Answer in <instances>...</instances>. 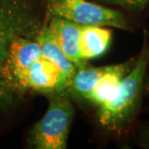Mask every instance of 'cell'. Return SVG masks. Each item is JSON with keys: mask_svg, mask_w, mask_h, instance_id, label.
I'll list each match as a JSON object with an SVG mask.
<instances>
[{"mask_svg": "<svg viewBox=\"0 0 149 149\" xmlns=\"http://www.w3.org/2000/svg\"><path fill=\"white\" fill-rule=\"evenodd\" d=\"M43 23L32 0H0V110L16 99L2 76L11 43L18 36L36 39Z\"/></svg>", "mask_w": 149, "mask_h": 149, "instance_id": "1", "label": "cell"}, {"mask_svg": "<svg viewBox=\"0 0 149 149\" xmlns=\"http://www.w3.org/2000/svg\"><path fill=\"white\" fill-rule=\"evenodd\" d=\"M149 63V47L145 46L132 70L124 76L116 96L100 106L98 118L104 128L115 131L122 127L138 105L146 70Z\"/></svg>", "mask_w": 149, "mask_h": 149, "instance_id": "2", "label": "cell"}, {"mask_svg": "<svg viewBox=\"0 0 149 149\" xmlns=\"http://www.w3.org/2000/svg\"><path fill=\"white\" fill-rule=\"evenodd\" d=\"M74 110L68 98L56 94L42 118L33 127L30 143L37 149H64Z\"/></svg>", "mask_w": 149, "mask_h": 149, "instance_id": "3", "label": "cell"}, {"mask_svg": "<svg viewBox=\"0 0 149 149\" xmlns=\"http://www.w3.org/2000/svg\"><path fill=\"white\" fill-rule=\"evenodd\" d=\"M47 14L48 17L64 18L80 26L129 29L128 22L120 12L87 0H48Z\"/></svg>", "mask_w": 149, "mask_h": 149, "instance_id": "4", "label": "cell"}, {"mask_svg": "<svg viewBox=\"0 0 149 149\" xmlns=\"http://www.w3.org/2000/svg\"><path fill=\"white\" fill-rule=\"evenodd\" d=\"M42 57L39 44L34 38L18 36L13 39L2 71L3 81L15 95L24 94V75L33 61Z\"/></svg>", "mask_w": 149, "mask_h": 149, "instance_id": "5", "label": "cell"}, {"mask_svg": "<svg viewBox=\"0 0 149 149\" xmlns=\"http://www.w3.org/2000/svg\"><path fill=\"white\" fill-rule=\"evenodd\" d=\"M69 79L47 59L41 57L33 61L23 79V89L46 94H59L67 91Z\"/></svg>", "mask_w": 149, "mask_h": 149, "instance_id": "6", "label": "cell"}, {"mask_svg": "<svg viewBox=\"0 0 149 149\" xmlns=\"http://www.w3.org/2000/svg\"><path fill=\"white\" fill-rule=\"evenodd\" d=\"M46 22L47 27L57 42L65 55L73 62L77 69L87 65V61L82 60L80 54V36L81 26L58 17L50 16Z\"/></svg>", "mask_w": 149, "mask_h": 149, "instance_id": "7", "label": "cell"}, {"mask_svg": "<svg viewBox=\"0 0 149 149\" xmlns=\"http://www.w3.org/2000/svg\"><path fill=\"white\" fill-rule=\"evenodd\" d=\"M135 62L136 60L132 59L124 63L113 65L98 80L87 100L99 106L112 100L118 94L122 80L132 70Z\"/></svg>", "mask_w": 149, "mask_h": 149, "instance_id": "8", "label": "cell"}, {"mask_svg": "<svg viewBox=\"0 0 149 149\" xmlns=\"http://www.w3.org/2000/svg\"><path fill=\"white\" fill-rule=\"evenodd\" d=\"M111 31L100 26H81L80 54L84 61L97 58L106 52L111 42Z\"/></svg>", "mask_w": 149, "mask_h": 149, "instance_id": "9", "label": "cell"}, {"mask_svg": "<svg viewBox=\"0 0 149 149\" xmlns=\"http://www.w3.org/2000/svg\"><path fill=\"white\" fill-rule=\"evenodd\" d=\"M36 41L40 46L42 57L56 65L70 81L77 70V67L65 55L52 34L48 30L46 22L43 23L38 32Z\"/></svg>", "mask_w": 149, "mask_h": 149, "instance_id": "10", "label": "cell"}, {"mask_svg": "<svg viewBox=\"0 0 149 149\" xmlns=\"http://www.w3.org/2000/svg\"><path fill=\"white\" fill-rule=\"evenodd\" d=\"M111 66L91 67L86 65L83 68L77 69L70 81L67 91L87 100L98 80Z\"/></svg>", "mask_w": 149, "mask_h": 149, "instance_id": "11", "label": "cell"}, {"mask_svg": "<svg viewBox=\"0 0 149 149\" xmlns=\"http://www.w3.org/2000/svg\"><path fill=\"white\" fill-rule=\"evenodd\" d=\"M104 2L117 4L133 10H142L148 4L149 0H103Z\"/></svg>", "mask_w": 149, "mask_h": 149, "instance_id": "12", "label": "cell"}]
</instances>
